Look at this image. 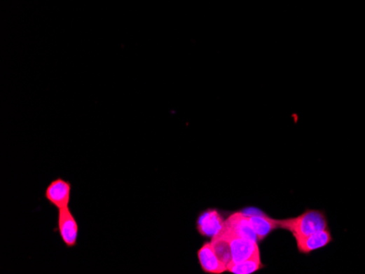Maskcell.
I'll list each match as a JSON object with an SVG mask.
<instances>
[{"label": "cell", "instance_id": "4", "mask_svg": "<svg viewBox=\"0 0 365 274\" xmlns=\"http://www.w3.org/2000/svg\"><path fill=\"white\" fill-rule=\"evenodd\" d=\"M58 232L62 242L67 247L76 246L79 236V226L69 207H62L58 211Z\"/></svg>", "mask_w": 365, "mask_h": 274}, {"label": "cell", "instance_id": "9", "mask_svg": "<svg viewBox=\"0 0 365 274\" xmlns=\"http://www.w3.org/2000/svg\"><path fill=\"white\" fill-rule=\"evenodd\" d=\"M212 248L214 252L218 256L219 259L221 260L222 263L226 266V269L230 264L233 262V257H232L231 244H230V238L226 234L224 228H222L221 232L216 235L214 238H212Z\"/></svg>", "mask_w": 365, "mask_h": 274}, {"label": "cell", "instance_id": "5", "mask_svg": "<svg viewBox=\"0 0 365 274\" xmlns=\"http://www.w3.org/2000/svg\"><path fill=\"white\" fill-rule=\"evenodd\" d=\"M223 228L230 238L233 262L244 261V260L249 259V258L261 254L259 242H257V240H247V238H241V236H237V235L232 234V233L226 228V225H224Z\"/></svg>", "mask_w": 365, "mask_h": 274}, {"label": "cell", "instance_id": "2", "mask_svg": "<svg viewBox=\"0 0 365 274\" xmlns=\"http://www.w3.org/2000/svg\"><path fill=\"white\" fill-rule=\"evenodd\" d=\"M242 212L246 215L249 224L254 232L256 233L257 240H263L268 238L269 235L277 230L278 228V220L273 219V217L267 215L266 213L263 212L255 207H249V209H244Z\"/></svg>", "mask_w": 365, "mask_h": 274}, {"label": "cell", "instance_id": "10", "mask_svg": "<svg viewBox=\"0 0 365 274\" xmlns=\"http://www.w3.org/2000/svg\"><path fill=\"white\" fill-rule=\"evenodd\" d=\"M263 264L261 262V254L244 260L241 262H232L226 271L232 274H253L263 269Z\"/></svg>", "mask_w": 365, "mask_h": 274}, {"label": "cell", "instance_id": "3", "mask_svg": "<svg viewBox=\"0 0 365 274\" xmlns=\"http://www.w3.org/2000/svg\"><path fill=\"white\" fill-rule=\"evenodd\" d=\"M226 217L216 209H208L197 219V232L202 238H214L226 225Z\"/></svg>", "mask_w": 365, "mask_h": 274}, {"label": "cell", "instance_id": "1", "mask_svg": "<svg viewBox=\"0 0 365 274\" xmlns=\"http://www.w3.org/2000/svg\"><path fill=\"white\" fill-rule=\"evenodd\" d=\"M278 228L289 231L296 240L314 233L327 230L329 226H328L327 215L323 210L308 209L298 217L278 220Z\"/></svg>", "mask_w": 365, "mask_h": 274}, {"label": "cell", "instance_id": "6", "mask_svg": "<svg viewBox=\"0 0 365 274\" xmlns=\"http://www.w3.org/2000/svg\"><path fill=\"white\" fill-rule=\"evenodd\" d=\"M70 195H71V185L69 181H66L62 178H57L53 181L46 188L45 198L48 203L58 210L62 207H69Z\"/></svg>", "mask_w": 365, "mask_h": 274}, {"label": "cell", "instance_id": "8", "mask_svg": "<svg viewBox=\"0 0 365 274\" xmlns=\"http://www.w3.org/2000/svg\"><path fill=\"white\" fill-rule=\"evenodd\" d=\"M197 257L205 273L221 274L226 271V266L219 259L210 242L202 245V248L197 252Z\"/></svg>", "mask_w": 365, "mask_h": 274}, {"label": "cell", "instance_id": "7", "mask_svg": "<svg viewBox=\"0 0 365 274\" xmlns=\"http://www.w3.org/2000/svg\"><path fill=\"white\" fill-rule=\"evenodd\" d=\"M296 246L301 254H310L316 250L323 249L333 242V234L329 228L314 234L296 238Z\"/></svg>", "mask_w": 365, "mask_h": 274}]
</instances>
